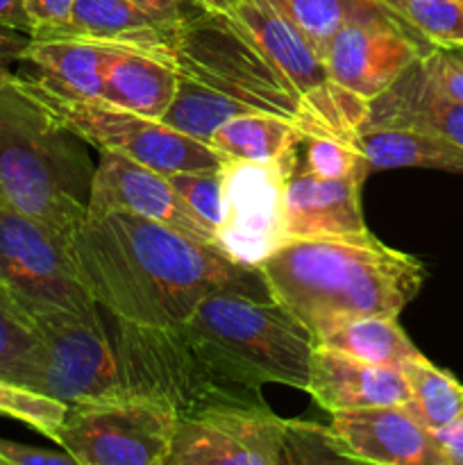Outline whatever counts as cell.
<instances>
[{"mask_svg": "<svg viewBox=\"0 0 463 465\" xmlns=\"http://www.w3.org/2000/svg\"><path fill=\"white\" fill-rule=\"evenodd\" d=\"M68 243L82 284L113 321L177 325L221 289L272 300L259 271L132 213L86 212Z\"/></svg>", "mask_w": 463, "mask_h": 465, "instance_id": "6da1fadb", "label": "cell"}, {"mask_svg": "<svg viewBox=\"0 0 463 465\" xmlns=\"http://www.w3.org/2000/svg\"><path fill=\"white\" fill-rule=\"evenodd\" d=\"M259 272L268 295L304 325L313 343L350 318H398L427 277L420 259L389 248L370 232L289 239Z\"/></svg>", "mask_w": 463, "mask_h": 465, "instance_id": "7a4b0ae2", "label": "cell"}, {"mask_svg": "<svg viewBox=\"0 0 463 465\" xmlns=\"http://www.w3.org/2000/svg\"><path fill=\"white\" fill-rule=\"evenodd\" d=\"M82 143L21 75L0 73V204L71 236L94 177Z\"/></svg>", "mask_w": 463, "mask_h": 465, "instance_id": "3957f363", "label": "cell"}, {"mask_svg": "<svg viewBox=\"0 0 463 465\" xmlns=\"http://www.w3.org/2000/svg\"><path fill=\"white\" fill-rule=\"evenodd\" d=\"M112 341L121 386L162 395L180 420L218 409L268 407L261 381L189 321L162 327L116 321Z\"/></svg>", "mask_w": 463, "mask_h": 465, "instance_id": "277c9868", "label": "cell"}, {"mask_svg": "<svg viewBox=\"0 0 463 465\" xmlns=\"http://www.w3.org/2000/svg\"><path fill=\"white\" fill-rule=\"evenodd\" d=\"M172 66L177 75L230 95L254 112L286 118L307 136H325L298 91L227 14L225 5L191 9L177 21Z\"/></svg>", "mask_w": 463, "mask_h": 465, "instance_id": "5b68a950", "label": "cell"}, {"mask_svg": "<svg viewBox=\"0 0 463 465\" xmlns=\"http://www.w3.org/2000/svg\"><path fill=\"white\" fill-rule=\"evenodd\" d=\"M177 422L166 398L121 386L68 404L53 443L75 465H166Z\"/></svg>", "mask_w": 463, "mask_h": 465, "instance_id": "8992f818", "label": "cell"}, {"mask_svg": "<svg viewBox=\"0 0 463 465\" xmlns=\"http://www.w3.org/2000/svg\"><path fill=\"white\" fill-rule=\"evenodd\" d=\"M189 322L261 384L307 391L313 339L275 300L221 289L200 300Z\"/></svg>", "mask_w": 463, "mask_h": 465, "instance_id": "52a82bcc", "label": "cell"}, {"mask_svg": "<svg viewBox=\"0 0 463 465\" xmlns=\"http://www.w3.org/2000/svg\"><path fill=\"white\" fill-rule=\"evenodd\" d=\"M225 9L298 91L325 136L359 141L370 103L331 80L325 59L271 0H225Z\"/></svg>", "mask_w": 463, "mask_h": 465, "instance_id": "ba28073f", "label": "cell"}, {"mask_svg": "<svg viewBox=\"0 0 463 465\" xmlns=\"http://www.w3.org/2000/svg\"><path fill=\"white\" fill-rule=\"evenodd\" d=\"M27 82V80H25ZM27 84L48 104L66 130L100 153H116L162 175L216 171L227 162L218 150L193 136L103 100H66Z\"/></svg>", "mask_w": 463, "mask_h": 465, "instance_id": "9c48e42d", "label": "cell"}, {"mask_svg": "<svg viewBox=\"0 0 463 465\" xmlns=\"http://www.w3.org/2000/svg\"><path fill=\"white\" fill-rule=\"evenodd\" d=\"M41 331L34 393L64 404L121 389L113 341L98 312L80 313L54 304H30Z\"/></svg>", "mask_w": 463, "mask_h": 465, "instance_id": "30bf717a", "label": "cell"}, {"mask_svg": "<svg viewBox=\"0 0 463 465\" xmlns=\"http://www.w3.org/2000/svg\"><path fill=\"white\" fill-rule=\"evenodd\" d=\"M0 282L27 304L98 312L77 275L68 236L7 204H0Z\"/></svg>", "mask_w": 463, "mask_h": 465, "instance_id": "8fae6325", "label": "cell"}, {"mask_svg": "<svg viewBox=\"0 0 463 465\" xmlns=\"http://www.w3.org/2000/svg\"><path fill=\"white\" fill-rule=\"evenodd\" d=\"M295 168L280 162L222 163V223L216 250L232 262L259 271L286 234V180Z\"/></svg>", "mask_w": 463, "mask_h": 465, "instance_id": "7c38bea8", "label": "cell"}, {"mask_svg": "<svg viewBox=\"0 0 463 465\" xmlns=\"http://www.w3.org/2000/svg\"><path fill=\"white\" fill-rule=\"evenodd\" d=\"M431 48L389 9L350 18L331 36L325 64L331 80L363 100L384 94Z\"/></svg>", "mask_w": 463, "mask_h": 465, "instance_id": "4fadbf2b", "label": "cell"}, {"mask_svg": "<svg viewBox=\"0 0 463 465\" xmlns=\"http://www.w3.org/2000/svg\"><path fill=\"white\" fill-rule=\"evenodd\" d=\"M286 420L263 409H218L177 422L166 465H284Z\"/></svg>", "mask_w": 463, "mask_h": 465, "instance_id": "5bb4252c", "label": "cell"}, {"mask_svg": "<svg viewBox=\"0 0 463 465\" xmlns=\"http://www.w3.org/2000/svg\"><path fill=\"white\" fill-rule=\"evenodd\" d=\"M86 212L132 213L216 248L213 230L195 216L168 175L116 153H100V162L91 177Z\"/></svg>", "mask_w": 463, "mask_h": 465, "instance_id": "9a60e30c", "label": "cell"}, {"mask_svg": "<svg viewBox=\"0 0 463 465\" xmlns=\"http://www.w3.org/2000/svg\"><path fill=\"white\" fill-rule=\"evenodd\" d=\"M331 431L350 461L379 465H445L431 431L407 404L331 413Z\"/></svg>", "mask_w": 463, "mask_h": 465, "instance_id": "2e32d148", "label": "cell"}, {"mask_svg": "<svg viewBox=\"0 0 463 465\" xmlns=\"http://www.w3.org/2000/svg\"><path fill=\"white\" fill-rule=\"evenodd\" d=\"M180 18L136 0H75L66 21L32 32V36H73L112 48L139 50L172 64V36Z\"/></svg>", "mask_w": 463, "mask_h": 465, "instance_id": "e0dca14e", "label": "cell"}, {"mask_svg": "<svg viewBox=\"0 0 463 465\" xmlns=\"http://www.w3.org/2000/svg\"><path fill=\"white\" fill-rule=\"evenodd\" d=\"M307 393L330 413L390 407L411 400L402 368L366 363L322 345H313Z\"/></svg>", "mask_w": 463, "mask_h": 465, "instance_id": "ac0fdd59", "label": "cell"}, {"mask_svg": "<svg viewBox=\"0 0 463 465\" xmlns=\"http://www.w3.org/2000/svg\"><path fill=\"white\" fill-rule=\"evenodd\" d=\"M361 177L327 180L295 168L286 180L284 209L289 239L354 236L368 232L361 213Z\"/></svg>", "mask_w": 463, "mask_h": 465, "instance_id": "d6986e66", "label": "cell"}, {"mask_svg": "<svg viewBox=\"0 0 463 465\" xmlns=\"http://www.w3.org/2000/svg\"><path fill=\"white\" fill-rule=\"evenodd\" d=\"M107 48L73 36H32L14 73L57 98L100 100Z\"/></svg>", "mask_w": 463, "mask_h": 465, "instance_id": "ffe728a7", "label": "cell"}, {"mask_svg": "<svg viewBox=\"0 0 463 465\" xmlns=\"http://www.w3.org/2000/svg\"><path fill=\"white\" fill-rule=\"evenodd\" d=\"M375 127L429 132L463 148V103L436 89L416 62L384 94L370 100L361 130Z\"/></svg>", "mask_w": 463, "mask_h": 465, "instance_id": "44dd1931", "label": "cell"}, {"mask_svg": "<svg viewBox=\"0 0 463 465\" xmlns=\"http://www.w3.org/2000/svg\"><path fill=\"white\" fill-rule=\"evenodd\" d=\"M177 89L172 64L130 48H107L100 100L159 121Z\"/></svg>", "mask_w": 463, "mask_h": 465, "instance_id": "7402d4cb", "label": "cell"}, {"mask_svg": "<svg viewBox=\"0 0 463 465\" xmlns=\"http://www.w3.org/2000/svg\"><path fill=\"white\" fill-rule=\"evenodd\" d=\"M304 139L309 136L286 118L250 112L222 123L209 139V145L225 159L266 163L280 162L289 168H298V150Z\"/></svg>", "mask_w": 463, "mask_h": 465, "instance_id": "603a6c76", "label": "cell"}, {"mask_svg": "<svg viewBox=\"0 0 463 465\" xmlns=\"http://www.w3.org/2000/svg\"><path fill=\"white\" fill-rule=\"evenodd\" d=\"M359 148L372 168H434L463 175V148L420 130L375 127L359 132Z\"/></svg>", "mask_w": 463, "mask_h": 465, "instance_id": "cb8c5ba5", "label": "cell"}, {"mask_svg": "<svg viewBox=\"0 0 463 465\" xmlns=\"http://www.w3.org/2000/svg\"><path fill=\"white\" fill-rule=\"evenodd\" d=\"M313 345L339 350L366 363L395 368H402L404 363L422 354L404 334L395 316L350 318L327 330Z\"/></svg>", "mask_w": 463, "mask_h": 465, "instance_id": "d4e9b609", "label": "cell"}, {"mask_svg": "<svg viewBox=\"0 0 463 465\" xmlns=\"http://www.w3.org/2000/svg\"><path fill=\"white\" fill-rule=\"evenodd\" d=\"M39 352L41 331L30 304L0 282V380L32 391Z\"/></svg>", "mask_w": 463, "mask_h": 465, "instance_id": "484cf974", "label": "cell"}, {"mask_svg": "<svg viewBox=\"0 0 463 465\" xmlns=\"http://www.w3.org/2000/svg\"><path fill=\"white\" fill-rule=\"evenodd\" d=\"M250 112H254V109L245 107L239 100L230 98L225 94H218V91L198 84V82L189 80V77L177 75L175 95H172L171 104H168V109L159 121L163 125L172 127V130L184 132V134L193 136V139L202 141V143H209L213 132L222 123Z\"/></svg>", "mask_w": 463, "mask_h": 465, "instance_id": "4316f807", "label": "cell"}, {"mask_svg": "<svg viewBox=\"0 0 463 465\" xmlns=\"http://www.w3.org/2000/svg\"><path fill=\"white\" fill-rule=\"evenodd\" d=\"M402 372L411 391L407 407L427 430H438L463 416V386L449 372L422 354L404 363Z\"/></svg>", "mask_w": 463, "mask_h": 465, "instance_id": "83f0119b", "label": "cell"}, {"mask_svg": "<svg viewBox=\"0 0 463 465\" xmlns=\"http://www.w3.org/2000/svg\"><path fill=\"white\" fill-rule=\"evenodd\" d=\"M325 59L331 36L350 18L386 9L379 0H271Z\"/></svg>", "mask_w": 463, "mask_h": 465, "instance_id": "f1b7e54d", "label": "cell"}, {"mask_svg": "<svg viewBox=\"0 0 463 465\" xmlns=\"http://www.w3.org/2000/svg\"><path fill=\"white\" fill-rule=\"evenodd\" d=\"M429 45L463 48V0H379Z\"/></svg>", "mask_w": 463, "mask_h": 465, "instance_id": "f546056e", "label": "cell"}, {"mask_svg": "<svg viewBox=\"0 0 463 465\" xmlns=\"http://www.w3.org/2000/svg\"><path fill=\"white\" fill-rule=\"evenodd\" d=\"M304 154L300 166L327 180L340 177H366L368 163L363 159L359 141L334 139V136H309L304 139Z\"/></svg>", "mask_w": 463, "mask_h": 465, "instance_id": "4dcf8cb0", "label": "cell"}, {"mask_svg": "<svg viewBox=\"0 0 463 465\" xmlns=\"http://www.w3.org/2000/svg\"><path fill=\"white\" fill-rule=\"evenodd\" d=\"M66 407L68 404L59 402V400L45 398L34 391L0 380V416L25 422L32 430L48 436L50 440L66 416Z\"/></svg>", "mask_w": 463, "mask_h": 465, "instance_id": "1f68e13d", "label": "cell"}, {"mask_svg": "<svg viewBox=\"0 0 463 465\" xmlns=\"http://www.w3.org/2000/svg\"><path fill=\"white\" fill-rule=\"evenodd\" d=\"M322 461H350L348 452L334 431L322 430L311 422L286 420L284 465L286 463H322Z\"/></svg>", "mask_w": 463, "mask_h": 465, "instance_id": "d6a6232c", "label": "cell"}, {"mask_svg": "<svg viewBox=\"0 0 463 465\" xmlns=\"http://www.w3.org/2000/svg\"><path fill=\"white\" fill-rule=\"evenodd\" d=\"M171 184L186 204L216 234L222 223V166L216 171H191L168 175Z\"/></svg>", "mask_w": 463, "mask_h": 465, "instance_id": "836d02e7", "label": "cell"}, {"mask_svg": "<svg viewBox=\"0 0 463 465\" xmlns=\"http://www.w3.org/2000/svg\"><path fill=\"white\" fill-rule=\"evenodd\" d=\"M418 66L436 89L443 91L457 103H463V54L458 50L431 45L418 59Z\"/></svg>", "mask_w": 463, "mask_h": 465, "instance_id": "e575fe53", "label": "cell"}, {"mask_svg": "<svg viewBox=\"0 0 463 465\" xmlns=\"http://www.w3.org/2000/svg\"><path fill=\"white\" fill-rule=\"evenodd\" d=\"M0 465H75V461L64 450L53 452L0 439Z\"/></svg>", "mask_w": 463, "mask_h": 465, "instance_id": "d590c367", "label": "cell"}, {"mask_svg": "<svg viewBox=\"0 0 463 465\" xmlns=\"http://www.w3.org/2000/svg\"><path fill=\"white\" fill-rule=\"evenodd\" d=\"M75 0H23L27 16H30L34 30H45V27H54L64 23L71 14Z\"/></svg>", "mask_w": 463, "mask_h": 465, "instance_id": "8d00e7d4", "label": "cell"}, {"mask_svg": "<svg viewBox=\"0 0 463 465\" xmlns=\"http://www.w3.org/2000/svg\"><path fill=\"white\" fill-rule=\"evenodd\" d=\"M445 465H463V416L449 425L429 430Z\"/></svg>", "mask_w": 463, "mask_h": 465, "instance_id": "74e56055", "label": "cell"}, {"mask_svg": "<svg viewBox=\"0 0 463 465\" xmlns=\"http://www.w3.org/2000/svg\"><path fill=\"white\" fill-rule=\"evenodd\" d=\"M30 41H32V35L0 23V73L14 71V66L18 64L23 50L27 48Z\"/></svg>", "mask_w": 463, "mask_h": 465, "instance_id": "f35d334b", "label": "cell"}, {"mask_svg": "<svg viewBox=\"0 0 463 465\" xmlns=\"http://www.w3.org/2000/svg\"><path fill=\"white\" fill-rule=\"evenodd\" d=\"M0 23L27 32V35H32L34 30L25 7H23V0H0Z\"/></svg>", "mask_w": 463, "mask_h": 465, "instance_id": "ab89813d", "label": "cell"}, {"mask_svg": "<svg viewBox=\"0 0 463 465\" xmlns=\"http://www.w3.org/2000/svg\"><path fill=\"white\" fill-rule=\"evenodd\" d=\"M458 53H461V54H463V48H461V50H458Z\"/></svg>", "mask_w": 463, "mask_h": 465, "instance_id": "60d3db41", "label": "cell"}]
</instances>
